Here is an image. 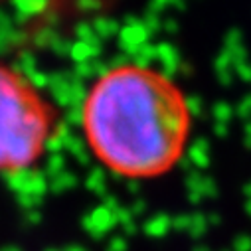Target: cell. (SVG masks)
Returning <instances> with one entry per match:
<instances>
[{"label": "cell", "mask_w": 251, "mask_h": 251, "mask_svg": "<svg viewBox=\"0 0 251 251\" xmlns=\"http://www.w3.org/2000/svg\"><path fill=\"white\" fill-rule=\"evenodd\" d=\"M81 127L89 151L107 170L145 180L182 160L190 113L170 75L123 64L101 74L87 89Z\"/></svg>", "instance_id": "1"}, {"label": "cell", "mask_w": 251, "mask_h": 251, "mask_svg": "<svg viewBox=\"0 0 251 251\" xmlns=\"http://www.w3.org/2000/svg\"><path fill=\"white\" fill-rule=\"evenodd\" d=\"M57 109L18 70L0 64V174L32 168L57 131Z\"/></svg>", "instance_id": "2"}, {"label": "cell", "mask_w": 251, "mask_h": 251, "mask_svg": "<svg viewBox=\"0 0 251 251\" xmlns=\"http://www.w3.org/2000/svg\"><path fill=\"white\" fill-rule=\"evenodd\" d=\"M214 113H216V117H218V121H220V123H226V121H229V119H231L233 109H231L227 103H218V105L214 107Z\"/></svg>", "instance_id": "3"}, {"label": "cell", "mask_w": 251, "mask_h": 251, "mask_svg": "<svg viewBox=\"0 0 251 251\" xmlns=\"http://www.w3.org/2000/svg\"><path fill=\"white\" fill-rule=\"evenodd\" d=\"M235 72H237V75L243 81L251 83V64H249V61H241V64H237L235 66Z\"/></svg>", "instance_id": "4"}, {"label": "cell", "mask_w": 251, "mask_h": 251, "mask_svg": "<svg viewBox=\"0 0 251 251\" xmlns=\"http://www.w3.org/2000/svg\"><path fill=\"white\" fill-rule=\"evenodd\" d=\"M237 115L241 119H249L251 117V95H247L239 105H237Z\"/></svg>", "instance_id": "5"}, {"label": "cell", "mask_w": 251, "mask_h": 251, "mask_svg": "<svg viewBox=\"0 0 251 251\" xmlns=\"http://www.w3.org/2000/svg\"><path fill=\"white\" fill-rule=\"evenodd\" d=\"M245 145H247V149H251V121L247 123V127H245Z\"/></svg>", "instance_id": "6"}, {"label": "cell", "mask_w": 251, "mask_h": 251, "mask_svg": "<svg viewBox=\"0 0 251 251\" xmlns=\"http://www.w3.org/2000/svg\"><path fill=\"white\" fill-rule=\"evenodd\" d=\"M226 133H227V127H226L224 123H220L218 125V135H226Z\"/></svg>", "instance_id": "7"}, {"label": "cell", "mask_w": 251, "mask_h": 251, "mask_svg": "<svg viewBox=\"0 0 251 251\" xmlns=\"http://www.w3.org/2000/svg\"><path fill=\"white\" fill-rule=\"evenodd\" d=\"M245 194H247V196H249V200H251V184H247V186H245Z\"/></svg>", "instance_id": "8"}, {"label": "cell", "mask_w": 251, "mask_h": 251, "mask_svg": "<svg viewBox=\"0 0 251 251\" xmlns=\"http://www.w3.org/2000/svg\"><path fill=\"white\" fill-rule=\"evenodd\" d=\"M247 212H249V214H251V200H249V202H247Z\"/></svg>", "instance_id": "9"}]
</instances>
